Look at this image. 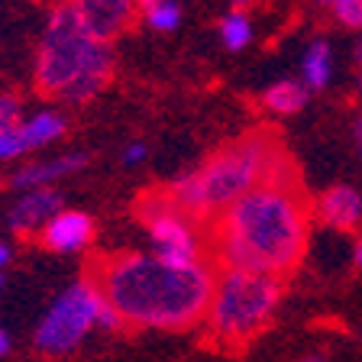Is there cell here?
<instances>
[{
	"mask_svg": "<svg viewBox=\"0 0 362 362\" xmlns=\"http://www.w3.org/2000/svg\"><path fill=\"white\" fill-rule=\"evenodd\" d=\"M20 123V100L10 94H0V133Z\"/></svg>",
	"mask_w": 362,
	"mask_h": 362,
	"instance_id": "cell-20",
	"label": "cell"
},
{
	"mask_svg": "<svg viewBox=\"0 0 362 362\" xmlns=\"http://www.w3.org/2000/svg\"><path fill=\"white\" fill-rule=\"evenodd\" d=\"M281 301V279L256 272H220L207 304V333L226 349H243L272 324Z\"/></svg>",
	"mask_w": 362,
	"mask_h": 362,
	"instance_id": "cell-5",
	"label": "cell"
},
{
	"mask_svg": "<svg viewBox=\"0 0 362 362\" xmlns=\"http://www.w3.org/2000/svg\"><path fill=\"white\" fill-rule=\"evenodd\" d=\"M90 281L133 330H191L207 317L214 269L168 265L149 252H113L90 262Z\"/></svg>",
	"mask_w": 362,
	"mask_h": 362,
	"instance_id": "cell-1",
	"label": "cell"
},
{
	"mask_svg": "<svg viewBox=\"0 0 362 362\" xmlns=\"http://www.w3.org/2000/svg\"><path fill=\"white\" fill-rule=\"evenodd\" d=\"M59 207H62V197L55 194L52 188L26 191V194L10 207V230H16V233H33V230L49 223V220L59 214Z\"/></svg>",
	"mask_w": 362,
	"mask_h": 362,
	"instance_id": "cell-10",
	"label": "cell"
},
{
	"mask_svg": "<svg viewBox=\"0 0 362 362\" xmlns=\"http://www.w3.org/2000/svg\"><path fill=\"white\" fill-rule=\"evenodd\" d=\"M10 349H13V343H10V333L0 327V356H7Z\"/></svg>",
	"mask_w": 362,
	"mask_h": 362,
	"instance_id": "cell-23",
	"label": "cell"
},
{
	"mask_svg": "<svg viewBox=\"0 0 362 362\" xmlns=\"http://www.w3.org/2000/svg\"><path fill=\"white\" fill-rule=\"evenodd\" d=\"M84 165H88V156H81V152H75V156H59V158H52V162H36V165L20 168V172L10 178V185H13V188L36 191V188H42V185H49V181L65 178V175L78 172V168H84Z\"/></svg>",
	"mask_w": 362,
	"mask_h": 362,
	"instance_id": "cell-12",
	"label": "cell"
},
{
	"mask_svg": "<svg viewBox=\"0 0 362 362\" xmlns=\"http://www.w3.org/2000/svg\"><path fill=\"white\" fill-rule=\"evenodd\" d=\"M10 259H13V252H10V246H7V243H0V272H4V269H7V265H10Z\"/></svg>",
	"mask_w": 362,
	"mask_h": 362,
	"instance_id": "cell-22",
	"label": "cell"
},
{
	"mask_svg": "<svg viewBox=\"0 0 362 362\" xmlns=\"http://www.w3.org/2000/svg\"><path fill=\"white\" fill-rule=\"evenodd\" d=\"M304 100H308V88H304L301 81H291V78L275 81L262 94V104L269 107L272 113H298L304 107Z\"/></svg>",
	"mask_w": 362,
	"mask_h": 362,
	"instance_id": "cell-14",
	"label": "cell"
},
{
	"mask_svg": "<svg viewBox=\"0 0 362 362\" xmlns=\"http://www.w3.org/2000/svg\"><path fill=\"white\" fill-rule=\"evenodd\" d=\"M330 71H333V55H330V45L324 39L310 42V49L304 52V88H327L330 81Z\"/></svg>",
	"mask_w": 362,
	"mask_h": 362,
	"instance_id": "cell-15",
	"label": "cell"
},
{
	"mask_svg": "<svg viewBox=\"0 0 362 362\" xmlns=\"http://www.w3.org/2000/svg\"><path fill=\"white\" fill-rule=\"evenodd\" d=\"M304 362H324V359H317V356H310V359H304Z\"/></svg>",
	"mask_w": 362,
	"mask_h": 362,
	"instance_id": "cell-28",
	"label": "cell"
},
{
	"mask_svg": "<svg viewBox=\"0 0 362 362\" xmlns=\"http://www.w3.org/2000/svg\"><path fill=\"white\" fill-rule=\"evenodd\" d=\"M62 133H65V117L55 110H42L36 117H30V120H20V136L26 149L55 143V139H62Z\"/></svg>",
	"mask_w": 362,
	"mask_h": 362,
	"instance_id": "cell-13",
	"label": "cell"
},
{
	"mask_svg": "<svg viewBox=\"0 0 362 362\" xmlns=\"http://www.w3.org/2000/svg\"><path fill=\"white\" fill-rule=\"evenodd\" d=\"M233 4H246V0H233Z\"/></svg>",
	"mask_w": 362,
	"mask_h": 362,
	"instance_id": "cell-31",
	"label": "cell"
},
{
	"mask_svg": "<svg viewBox=\"0 0 362 362\" xmlns=\"http://www.w3.org/2000/svg\"><path fill=\"white\" fill-rule=\"evenodd\" d=\"M291 158L272 133H246L220 146L207 162L178 178L168 188L181 211L191 220H214L233 207L240 197L269 181H294Z\"/></svg>",
	"mask_w": 362,
	"mask_h": 362,
	"instance_id": "cell-3",
	"label": "cell"
},
{
	"mask_svg": "<svg viewBox=\"0 0 362 362\" xmlns=\"http://www.w3.org/2000/svg\"><path fill=\"white\" fill-rule=\"evenodd\" d=\"M65 7L94 39L110 42L129 26L136 13V0H68Z\"/></svg>",
	"mask_w": 362,
	"mask_h": 362,
	"instance_id": "cell-8",
	"label": "cell"
},
{
	"mask_svg": "<svg viewBox=\"0 0 362 362\" xmlns=\"http://www.w3.org/2000/svg\"><path fill=\"white\" fill-rule=\"evenodd\" d=\"M113 75L110 45L94 39L62 4L52 10L36 52V88L65 104H88Z\"/></svg>",
	"mask_w": 362,
	"mask_h": 362,
	"instance_id": "cell-4",
	"label": "cell"
},
{
	"mask_svg": "<svg viewBox=\"0 0 362 362\" xmlns=\"http://www.w3.org/2000/svg\"><path fill=\"white\" fill-rule=\"evenodd\" d=\"M324 4H337V0H324Z\"/></svg>",
	"mask_w": 362,
	"mask_h": 362,
	"instance_id": "cell-32",
	"label": "cell"
},
{
	"mask_svg": "<svg viewBox=\"0 0 362 362\" xmlns=\"http://www.w3.org/2000/svg\"><path fill=\"white\" fill-rule=\"evenodd\" d=\"M107 301L104 294L94 288L90 279H81L75 285H68L65 291L49 304L42 320L36 324L33 333V349L45 359H62L71 356L81 346L88 333L100 327V314H104Z\"/></svg>",
	"mask_w": 362,
	"mask_h": 362,
	"instance_id": "cell-6",
	"label": "cell"
},
{
	"mask_svg": "<svg viewBox=\"0 0 362 362\" xmlns=\"http://www.w3.org/2000/svg\"><path fill=\"white\" fill-rule=\"evenodd\" d=\"M317 214L320 220L337 230H356L362 220V194L356 188H346V185H337V188L324 191L320 201H317Z\"/></svg>",
	"mask_w": 362,
	"mask_h": 362,
	"instance_id": "cell-11",
	"label": "cell"
},
{
	"mask_svg": "<svg viewBox=\"0 0 362 362\" xmlns=\"http://www.w3.org/2000/svg\"><path fill=\"white\" fill-rule=\"evenodd\" d=\"M143 158H146V146L143 143H133V146L123 149V162H127V165H136V162H143Z\"/></svg>",
	"mask_w": 362,
	"mask_h": 362,
	"instance_id": "cell-21",
	"label": "cell"
},
{
	"mask_svg": "<svg viewBox=\"0 0 362 362\" xmlns=\"http://www.w3.org/2000/svg\"><path fill=\"white\" fill-rule=\"evenodd\" d=\"M139 217H143L149 240L156 243V256L168 265H191L201 262V236L194 220L181 211L168 191L139 197Z\"/></svg>",
	"mask_w": 362,
	"mask_h": 362,
	"instance_id": "cell-7",
	"label": "cell"
},
{
	"mask_svg": "<svg viewBox=\"0 0 362 362\" xmlns=\"http://www.w3.org/2000/svg\"><path fill=\"white\" fill-rule=\"evenodd\" d=\"M0 291H4V272H0Z\"/></svg>",
	"mask_w": 362,
	"mask_h": 362,
	"instance_id": "cell-29",
	"label": "cell"
},
{
	"mask_svg": "<svg viewBox=\"0 0 362 362\" xmlns=\"http://www.w3.org/2000/svg\"><path fill=\"white\" fill-rule=\"evenodd\" d=\"M220 36H223V45L230 52H240L243 45L252 39V23H249L246 13L233 10V13H226L223 23H220Z\"/></svg>",
	"mask_w": 362,
	"mask_h": 362,
	"instance_id": "cell-16",
	"label": "cell"
},
{
	"mask_svg": "<svg viewBox=\"0 0 362 362\" xmlns=\"http://www.w3.org/2000/svg\"><path fill=\"white\" fill-rule=\"evenodd\" d=\"M356 62L362 65V39H359V45H356Z\"/></svg>",
	"mask_w": 362,
	"mask_h": 362,
	"instance_id": "cell-27",
	"label": "cell"
},
{
	"mask_svg": "<svg viewBox=\"0 0 362 362\" xmlns=\"http://www.w3.org/2000/svg\"><path fill=\"white\" fill-rule=\"evenodd\" d=\"M178 20H181V7L172 4V0H162V4L146 10V23H149L152 30H175Z\"/></svg>",
	"mask_w": 362,
	"mask_h": 362,
	"instance_id": "cell-17",
	"label": "cell"
},
{
	"mask_svg": "<svg viewBox=\"0 0 362 362\" xmlns=\"http://www.w3.org/2000/svg\"><path fill=\"white\" fill-rule=\"evenodd\" d=\"M356 265H359V269H362V240L356 243Z\"/></svg>",
	"mask_w": 362,
	"mask_h": 362,
	"instance_id": "cell-26",
	"label": "cell"
},
{
	"mask_svg": "<svg viewBox=\"0 0 362 362\" xmlns=\"http://www.w3.org/2000/svg\"><path fill=\"white\" fill-rule=\"evenodd\" d=\"M356 146H359V152H362V113H359V120H356Z\"/></svg>",
	"mask_w": 362,
	"mask_h": 362,
	"instance_id": "cell-24",
	"label": "cell"
},
{
	"mask_svg": "<svg viewBox=\"0 0 362 362\" xmlns=\"http://www.w3.org/2000/svg\"><path fill=\"white\" fill-rule=\"evenodd\" d=\"M359 94H362V75H359Z\"/></svg>",
	"mask_w": 362,
	"mask_h": 362,
	"instance_id": "cell-30",
	"label": "cell"
},
{
	"mask_svg": "<svg viewBox=\"0 0 362 362\" xmlns=\"http://www.w3.org/2000/svg\"><path fill=\"white\" fill-rule=\"evenodd\" d=\"M310 204L298 178L269 181L211 220V252L223 272L281 279L308 249Z\"/></svg>",
	"mask_w": 362,
	"mask_h": 362,
	"instance_id": "cell-2",
	"label": "cell"
},
{
	"mask_svg": "<svg viewBox=\"0 0 362 362\" xmlns=\"http://www.w3.org/2000/svg\"><path fill=\"white\" fill-rule=\"evenodd\" d=\"M333 10L343 26H362V0H337Z\"/></svg>",
	"mask_w": 362,
	"mask_h": 362,
	"instance_id": "cell-19",
	"label": "cell"
},
{
	"mask_svg": "<svg viewBox=\"0 0 362 362\" xmlns=\"http://www.w3.org/2000/svg\"><path fill=\"white\" fill-rule=\"evenodd\" d=\"M156 4H162V0H136V7H146V10L156 7Z\"/></svg>",
	"mask_w": 362,
	"mask_h": 362,
	"instance_id": "cell-25",
	"label": "cell"
},
{
	"mask_svg": "<svg viewBox=\"0 0 362 362\" xmlns=\"http://www.w3.org/2000/svg\"><path fill=\"white\" fill-rule=\"evenodd\" d=\"M23 152H30V149H26V143H23L20 123H16V127H10V129L0 133V158H20Z\"/></svg>",
	"mask_w": 362,
	"mask_h": 362,
	"instance_id": "cell-18",
	"label": "cell"
},
{
	"mask_svg": "<svg viewBox=\"0 0 362 362\" xmlns=\"http://www.w3.org/2000/svg\"><path fill=\"white\" fill-rule=\"evenodd\" d=\"M39 233L42 246L52 252H81L94 236V220L81 211H59Z\"/></svg>",
	"mask_w": 362,
	"mask_h": 362,
	"instance_id": "cell-9",
	"label": "cell"
}]
</instances>
